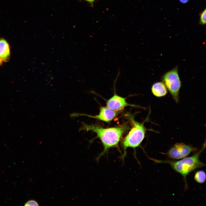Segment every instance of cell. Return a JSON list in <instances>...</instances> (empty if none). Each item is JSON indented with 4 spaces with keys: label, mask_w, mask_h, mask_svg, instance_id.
<instances>
[{
    "label": "cell",
    "mask_w": 206,
    "mask_h": 206,
    "mask_svg": "<svg viewBox=\"0 0 206 206\" xmlns=\"http://www.w3.org/2000/svg\"><path fill=\"white\" fill-rule=\"evenodd\" d=\"M127 129V126L125 125L105 128L96 125H88L83 123L80 130L92 131L96 134L97 137L101 141L103 150L96 158V160L98 161L110 148L118 147L119 142Z\"/></svg>",
    "instance_id": "obj_1"
},
{
    "label": "cell",
    "mask_w": 206,
    "mask_h": 206,
    "mask_svg": "<svg viewBox=\"0 0 206 206\" xmlns=\"http://www.w3.org/2000/svg\"><path fill=\"white\" fill-rule=\"evenodd\" d=\"M205 147V143L201 150L191 156L185 157L178 161H161L148 157L156 163L169 164L176 172L182 176L185 183V189H186L187 187L186 181L187 175L196 169L205 165L200 160L199 157L201 153Z\"/></svg>",
    "instance_id": "obj_2"
},
{
    "label": "cell",
    "mask_w": 206,
    "mask_h": 206,
    "mask_svg": "<svg viewBox=\"0 0 206 206\" xmlns=\"http://www.w3.org/2000/svg\"><path fill=\"white\" fill-rule=\"evenodd\" d=\"M127 117L130 122L132 128L127 135L123 139L122 144L123 153L121 157L124 160L126 154V150L128 148H133L134 151L137 147L140 146L144 139L146 129L144 125L145 122L148 119V116L142 123L136 121L132 114L128 113Z\"/></svg>",
    "instance_id": "obj_3"
},
{
    "label": "cell",
    "mask_w": 206,
    "mask_h": 206,
    "mask_svg": "<svg viewBox=\"0 0 206 206\" xmlns=\"http://www.w3.org/2000/svg\"><path fill=\"white\" fill-rule=\"evenodd\" d=\"M161 81L164 84L173 99L177 103L179 101V93L181 82L176 66L165 73L162 76Z\"/></svg>",
    "instance_id": "obj_4"
},
{
    "label": "cell",
    "mask_w": 206,
    "mask_h": 206,
    "mask_svg": "<svg viewBox=\"0 0 206 206\" xmlns=\"http://www.w3.org/2000/svg\"><path fill=\"white\" fill-rule=\"evenodd\" d=\"M197 150L196 148L190 145L177 143L174 144L165 154L172 159H179L186 157Z\"/></svg>",
    "instance_id": "obj_5"
},
{
    "label": "cell",
    "mask_w": 206,
    "mask_h": 206,
    "mask_svg": "<svg viewBox=\"0 0 206 206\" xmlns=\"http://www.w3.org/2000/svg\"><path fill=\"white\" fill-rule=\"evenodd\" d=\"M114 88V95L106 101V105L107 107L116 112L123 110L125 107L127 106L140 107L136 105L128 103L127 102L126 98L122 97L116 94L115 87Z\"/></svg>",
    "instance_id": "obj_6"
},
{
    "label": "cell",
    "mask_w": 206,
    "mask_h": 206,
    "mask_svg": "<svg viewBox=\"0 0 206 206\" xmlns=\"http://www.w3.org/2000/svg\"><path fill=\"white\" fill-rule=\"evenodd\" d=\"M117 112L106 107H101L98 114L92 116L87 114L74 113L71 114L72 117L83 116L97 119L100 120L107 122H109L113 120L117 115Z\"/></svg>",
    "instance_id": "obj_7"
},
{
    "label": "cell",
    "mask_w": 206,
    "mask_h": 206,
    "mask_svg": "<svg viewBox=\"0 0 206 206\" xmlns=\"http://www.w3.org/2000/svg\"><path fill=\"white\" fill-rule=\"evenodd\" d=\"M167 89L164 84L162 82H157L152 85L151 90L153 94L156 97H160L165 96Z\"/></svg>",
    "instance_id": "obj_8"
},
{
    "label": "cell",
    "mask_w": 206,
    "mask_h": 206,
    "mask_svg": "<svg viewBox=\"0 0 206 206\" xmlns=\"http://www.w3.org/2000/svg\"><path fill=\"white\" fill-rule=\"evenodd\" d=\"M9 44L4 39L0 38V58L3 61L7 62L10 56Z\"/></svg>",
    "instance_id": "obj_9"
},
{
    "label": "cell",
    "mask_w": 206,
    "mask_h": 206,
    "mask_svg": "<svg viewBox=\"0 0 206 206\" xmlns=\"http://www.w3.org/2000/svg\"><path fill=\"white\" fill-rule=\"evenodd\" d=\"M194 179L197 183H203L206 180V175L205 172L203 171H197L194 176Z\"/></svg>",
    "instance_id": "obj_10"
},
{
    "label": "cell",
    "mask_w": 206,
    "mask_h": 206,
    "mask_svg": "<svg viewBox=\"0 0 206 206\" xmlns=\"http://www.w3.org/2000/svg\"><path fill=\"white\" fill-rule=\"evenodd\" d=\"M206 9H205L200 14V23L202 25H204L206 23Z\"/></svg>",
    "instance_id": "obj_11"
},
{
    "label": "cell",
    "mask_w": 206,
    "mask_h": 206,
    "mask_svg": "<svg viewBox=\"0 0 206 206\" xmlns=\"http://www.w3.org/2000/svg\"><path fill=\"white\" fill-rule=\"evenodd\" d=\"M25 206H38V203L34 200H31L27 201L25 204Z\"/></svg>",
    "instance_id": "obj_12"
},
{
    "label": "cell",
    "mask_w": 206,
    "mask_h": 206,
    "mask_svg": "<svg viewBox=\"0 0 206 206\" xmlns=\"http://www.w3.org/2000/svg\"><path fill=\"white\" fill-rule=\"evenodd\" d=\"M90 3L92 6H93V3L96 0H84Z\"/></svg>",
    "instance_id": "obj_13"
},
{
    "label": "cell",
    "mask_w": 206,
    "mask_h": 206,
    "mask_svg": "<svg viewBox=\"0 0 206 206\" xmlns=\"http://www.w3.org/2000/svg\"><path fill=\"white\" fill-rule=\"evenodd\" d=\"M179 1L181 3H185L188 1V0H179Z\"/></svg>",
    "instance_id": "obj_14"
},
{
    "label": "cell",
    "mask_w": 206,
    "mask_h": 206,
    "mask_svg": "<svg viewBox=\"0 0 206 206\" xmlns=\"http://www.w3.org/2000/svg\"><path fill=\"white\" fill-rule=\"evenodd\" d=\"M2 60L0 58V66L1 64L2 63Z\"/></svg>",
    "instance_id": "obj_15"
}]
</instances>
